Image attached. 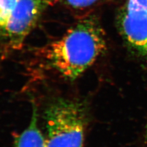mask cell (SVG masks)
Masks as SVG:
<instances>
[{
  "instance_id": "cell-1",
  "label": "cell",
  "mask_w": 147,
  "mask_h": 147,
  "mask_svg": "<svg viewBox=\"0 0 147 147\" xmlns=\"http://www.w3.org/2000/svg\"><path fill=\"white\" fill-rule=\"evenodd\" d=\"M104 31L93 17L79 21L49 48L51 65L69 80H74L106 50Z\"/></svg>"
},
{
  "instance_id": "cell-2",
  "label": "cell",
  "mask_w": 147,
  "mask_h": 147,
  "mask_svg": "<svg viewBox=\"0 0 147 147\" xmlns=\"http://www.w3.org/2000/svg\"><path fill=\"white\" fill-rule=\"evenodd\" d=\"M47 147H84L86 107L79 100L58 98L44 112Z\"/></svg>"
},
{
  "instance_id": "cell-3",
  "label": "cell",
  "mask_w": 147,
  "mask_h": 147,
  "mask_svg": "<svg viewBox=\"0 0 147 147\" xmlns=\"http://www.w3.org/2000/svg\"><path fill=\"white\" fill-rule=\"evenodd\" d=\"M53 0H18L3 29L13 49H19L39 17Z\"/></svg>"
},
{
  "instance_id": "cell-4",
  "label": "cell",
  "mask_w": 147,
  "mask_h": 147,
  "mask_svg": "<svg viewBox=\"0 0 147 147\" xmlns=\"http://www.w3.org/2000/svg\"><path fill=\"white\" fill-rule=\"evenodd\" d=\"M118 26L124 38L147 39V8L127 9L123 7L118 16Z\"/></svg>"
},
{
  "instance_id": "cell-5",
  "label": "cell",
  "mask_w": 147,
  "mask_h": 147,
  "mask_svg": "<svg viewBox=\"0 0 147 147\" xmlns=\"http://www.w3.org/2000/svg\"><path fill=\"white\" fill-rule=\"evenodd\" d=\"M15 147H47L46 139L38 126L36 108L33 109L29 126L16 137Z\"/></svg>"
},
{
  "instance_id": "cell-6",
  "label": "cell",
  "mask_w": 147,
  "mask_h": 147,
  "mask_svg": "<svg viewBox=\"0 0 147 147\" xmlns=\"http://www.w3.org/2000/svg\"><path fill=\"white\" fill-rule=\"evenodd\" d=\"M18 0H0V28L5 26Z\"/></svg>"
},
{
  "instance_id": "cell-7",
  "label": "cell",
  "mask_w": 147,
  "mask_h": 147,
  "mask_svg": "<svg viewBox=\"0 0 147 147\" xmlns=\"http://www.w3.org/2000/svg\"><path fill=\"white\" fill-rule=\"evenodd\" d=\"M67 1L73 6L81 7L90 6L98 0H67Z\"/></svg>"
},
{
  "instance_id": "cell-8",
  "label": "cell",
  "mask_w": 147,
  "mask_h": 147,
  "mask_svg": "<svg viewBox=\"0 0 147 147\" xmlns=\"http://www.w3.org/2000/svg\"><path fill=\"white\" fill-rule=\"evenodd\" d=\"M146 134H147V131H146Z\"/></svg>"
}]
</instances>
